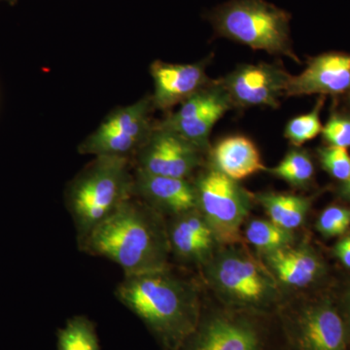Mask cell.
Masks as SVG:
<instances>
[{
	"mask_svg": "<svg viewBox=\"0 0 350 350\" xmlns=\"http://www.w3.org/2000/svg\"><path fill=\"white\" fill-rule=\"evenodd\" d=\"M211 280L239 305L261 308L273 300L275 285L271 276L246 255L226 252L211 262Z\"/></svg>",
	"mask_w": 350,
	"mask_h": 350,
	"instance_id": "cell-12",
	"label": "cell"
},
{
	"mask_svg": "<svg viewBox=\"0 0 350 350\" xmlns=\"http://www.w3.org/2000/svg\"><path fill=\"white\" fill-rule=\"evenodd\" d=\"M326 96H319L310 111L295 116L287 122L284 137L293 147H301L321 135V111L325 105Z\"/></svg>",
	"mask_w": 350,
	"mask_h": 350,
	"instance_id": "cell-22",
	"label": "cell"
},
{
	"mask_svg": "<svg viewBox=\"0 0 350 350\" xmlns=\"http://www.w3.org/2000/svg\"><path fill=\"white\" fill-rule=\"evenodd\" d=\"M154 111L151 94L133 105L117 107L83 140L78 152L94 157H135L155 126L152 119Z\"/></svg>",
	"mask_w": 350,
	"mask_h": 350,
	"instance_id": "cell-6",
	"label": "cell"
},
{
	"mask_svg": "<svg viewBox=\"0 0 350 350\" xmlns=\"http://www.w3.org/2000/svg\"><path fill=\"white\" fill-rule=\"evenodd\" d=\"M231 109H234L231 98L219 78L184 101L178 109L167 114L159 123L208 154L211 147L209 138L214 126Z\"/></svg>",
	"mask_w": 350,
	"mask_h": 350,
	"instance_id": "cell-9",
	"label": "cell"
},
{
	"mask_svg": "<svg viewBox=\"0 0 350 350\" xmlns=\"http://www.w3.org/2000/svg\"><path fill=\"white\" fill-rule=\"evenodd\" d=\"M133 197L160 214L172 217L198 209L194 183L185 178L161 176L135 170Z\"/></svg>",
	"mask_w": 350,
	"mask_h": 350,
	"instance_id": "cell-15",
	"label": "cell"
},
{
	"mask_svg": "<svg viewBox=\"0 0 350 350\" xmlns=\"http://www.w3.org/2000/svg\"><path fill=\"white\" fill-rule=\"evenodd\" d=\"M350 91V53H322L310 57L300 75H292L285 98L345 96Z\"/></svg>",
	"mask_w": 350,
	"mask_h": 350,
	"instance_id": "cell-14",
	"label": "cell"
},
{
	"mask_svg": "<svg viewBox=\"0 0 350 350\" xmlns=\"http://www.w3.org/2000/svg\"><path fill=\"white\" fill-rule=\"evenodd\" d=\"M211 61L213 56L192 64L154 61L149 71L154 83L151 98L155 110L169 114L174 107L211 84L213 79L207 75L206 68Z\"/></svg>",
	"mask_w": 350,
	"mask_h": 350,
	"instance_id": "cell-13",
	"label": "cell"
},
{
	"mask_svg": "<svg viewBox=\"0 0 350 350\" xmlns=\"http://www.w3.org/2000/svg\"><path fill=\"white\" fill-rule=\"evenodd\" d=\"M287 350H347L349 332L344 317L328 301L313 304L283 319Z\"/></svg>",
	"mask_w": 350,
	"mask_h": 350,
	"instance_id": "cell-8",
	"label": "cell"
},
{
	"mask_svg": "<svg viewBox=\"0 0 350 350\" xmlns=\"http://www.w3.org/2000/svg\"><path fill=\"white\" fill-rule=\"evenodd\" d=\"M269 172L293 187L306 188L314 179L315 167L308 151L301 147H293L280 163Z\"/></svg>",
	"mask_w": 350,
	"mask_h": 350,
	"instance_id": "cell-20",
	"label": "cell"
},
{
	"mask_svg": "<svg viewBox=\"0 0 350 350\" xmlns=\"http://www.w3.org/2000/svg\"><path fill=\"white\" fill-rule=\"evenodd\" d=\"M57 338V350H101L96 326L85 315L69 319Z\"/></svg>",
	"mask_w": 350,
	"mask_h": 350,
	"instance_id": "cell-21",
	"label": "cell"
},
{
	"mask_svg": "<svg viewBox=\"0 0 350 350\" xmlns=\"http://www.w3.org/2000/svg\"><path fill=\"white\" fill-rule=\"evenodd\" d=\"M115 298L137 315L163 350H175L195 331L200 308L194 289L169 269L125 275Z\"/></svg>",
	"mask_w": 350,
	"mask_h": 350,
	"instance_id": "cell-2",
	"label": "cell"
},
{
	"mask_svg": "<svg viewBox=\"0 0 350 350\" xmlns=\"http://www.w3.org/2000/svg\"><path fill=\"white\" fill-rule=\"evenodd\" d=\"M204 18L216 38L301 64L293 47L291 13L267 0H228Z\"/></svg>",
	"mask_w": 350,
	"mask_h": 350,
	"instance_id": "cell-4",
	"label": "cell"
},
{
	"mask_svg": "<svg viewBox=\"0 0 350 350\" xmlns=\"http://www.w3.org/2000/svg\"><path fill=\"white\" fill-rule=\"evenodd\" d=\"M320 163L332 177L342 183L350 178V155L347 148L326 146L319 149Z\"/></svg>",
	"mask_w": 350,
	"mask_h": 350,
	"instance_id": "cell-24",
	"label": "cell"
},
{
	"mask_svg": "<svg viewBox=\"0 0 350 350\" xmlns=\"http://www.w3.org/2000/svg\"><path fill=\"white\" fill-rule=\"evenodd\" d=\"M204 153L180 135L155 122L135 155L137 170L161 176L189 179L202 165Z\"/></svg>",
	"mask_w": 350,
	"mask_h": 350,
	"instance_id": "cell-11",
	"label": "cell"
},
{
	"mask_svg": "<svg viewBox=\"0 0 350 350\" xmlns=\"http://www.w3.org/2000/svg\"><path fill=\"white\" fill-rule=\"evenodd\" d=\"M167 231L170 250L185 261H206L217 241L199 209L174 216Z\"/></svg>",
	"mask_w": 350,
	"mask_h": 350,
	"instance_id": "cell-16",
	"label": "cell"
},
{
	"mask_svg": "<svg viewBox=\"0 0 350 350\" xmlns=\"http://www.w3.org/2000/svg\"><path fill=\"white\" fill-rule=\"evenodd\" d=\"M292 75L280 62L241 64L220 78L229 94L232 108L280 107Z\"/></svg>",
	"mask_w": 350,
	"mask_h": 350,
	"instance_id": "cell-10",
	"label": "cell"
},
{
	"mask_svg": "<svg viewBox=\"0 0 350 350\" xmlns=\"http://www.w3.org/2000/svg\"><path fill=\"white\" fill-rule=\"evenodd\" d=\"M345 324H347V329H349V335H350V295L349 298H347V310H345Z\"/></svg>",
	"mask_w": 350,
	"mask_h": 350,
	"instance_id": "cell-29",
	"label": "cell"
},
{
	"mask_svg": "<svg viewBox=\"0 0 350 350\" xmlns=\"http://www.w3.org/2000/svg\"><path fill=\"white\" fill-rule=\"evenodd\" d=\"M317 226L319 231L327 238L340 236L349 230L350 209L338 206L327 207L320 214Z\"/></svg>",
	"mask_w": 350,
	"mask_h": 350,
	"instance_id": "cell-26",
	"label": "cell"
},
{
	"mask_svg": "<svg viewBox=\"0 0 350 350\" xmlns=\"http://www.w3.org/2000/svg\"><path fill=\"white\" fill-rule=\"evenodd\" d=\"M340 194L350 202V178L347 182H345L342 190H340Z\"/></svg>",
	"mask_w": 350,
	"mask_h": 350,
	"instance_id": "cell-28",
	"label": "cell"
},
{
	"mask_svg": "<svg viewBox=\"0 0 350 350\" xmlns=\"http://www.w3.org/2000/svg\"><path fill=\"white\" fill-rule=\"evenodd\" d=\"M336 256L347 268L350 269V236L347 237L336 245Z\"/></svg>",
	"mask_w": 350,
	"mask_h": 350,
	"instance_id": "cell-27",
	"label": "cell"
},
{
	"mask_svg": "<svg viewBox=\"0 0 350 350\" xmlns=\"http://www.w3.org/2000/svg\"><path fill=\"white\" fill-rule=\"evenodd\" d=\"M267 261L278 280L290 287L312 284L321 275L322 262L312 250L286 246L268 253Z\"/></svg>",
	"mask_w": 350,
	"mask_h": 350,
	"instance_id": "cell-18",
	"label": "cell"
},
{
	"mask_svg": "<svg viewBox=\"0 0 350 350\" xmlns=\"http://www.w3.org/2000/svg\"><path fill=\"white\" fill-rule=\"evenodd\" d=\"M175 350H275L266 324L232 313L202 317L195 331Z\"/></svg>",
	"mask_w": 350,
	"mask_h": 350,
	"instance_id": "cell-7",
	"label": "cell"
},
{
	"mask_svg": "<svg viewBox=\"0 0 350 350\" xmlns=\"http://www.w3.org/2000/svg\"><path fill=\"white\" fill-rule=\"evenodd\" d=\"M345 98H347V105H349V111L350 113V91L349 92V93L345 94Z\"/></svg>",
	"mask_w": 350,
	"mask_h": 350,
	"instance_id": "cell-30",
	"label": "cell"
},
{
	"mask_svg": "<svg viewBox=\"0 0 350 350\" xmlns=\"http://www.w3.org/2000/svg\"><path fill=\"white\" fill-rule=\"evenodd\" d=\"M133 197L131 159L94 157V161L69 182L64 192V202L75 224L77 243Z\"/></svg>",
	"mask_w": 350,
	"mask_h": 350,
	"instance_id": "cell-3",
	"label": "cell"
},
{
	"mask_svg": "<svg viewBox=\"0 0 350 350\" xmlns=\"http://www.w3.org/2000/svg\"><path fill=\"white\" fill-rule=\"evenodd\" d=\"M194 183L198 209L211 226L216 239L225 243H237L239 230L250 208V195L239 185L209 165Z\"/></svg>",
	"mask_w": 350,
	"mask_h": 350,
	"instance_id": "cell-5",
	"label": "cell"
},
{
	"mask_svg": "<svg viewBox=\"0 0 350 350\" xmlns=\"http://www.w3.org/2000/svg\"><path fill=\"white\" fill-rule=\"evenodd\" d=\"M245 238L257 250L268 254L289 246L293 241V234L292 231L283 229L271 220L257 219L246 226Z\"/></svg>",
	"mask_w": 350,
	"mask_h": 350,
	"instance_id": "cell-23",
	"label": "cell"
},
{
	"mask_svg": "<svg viewBox=\"0 0 350 350\" xmlns=\"http://www.w3.org/2000/svg\"><path fill=\"white\" fill-rule=\"evenodd\" d=\"M77 243L83 252L118 265L125 275L169 269L170 250L162 214L135 197L124 202Z\"/></svg>",
	"mask_w": 350,
	"mask_h": 350,
	"instance_id": "cell-1",
	"label": "cell"
},
{
	"mask_svg": "<svg viewBox=\"0 0 350 350\" xmlns=\"http://www.w3.org/2000/svg\"><path fill=\"white\" fill-rule=\"evenodd\" d=\"M7 1L13 2V1H14V0H7Z\"/></svg>",
	"mask_w": 350,
	"mask_h": 350,
	"instance_id": "cell-31",
	"label": "cell"
},
{
	"mask_svg": "<svg viewBox=\"0 0 350 350\" xmlns=\"http://www.w3.org/2000/svg\"><path fill=\"white\" fill-rule=\"evenodd\" d=\"M269 220L288 231L303 224L310 206V200L289 193L265 192L256 195Z\"/></svg>",
	"mask_w": 350,
	"mask_h": 350,
	"instance_id": "cell-19",
	"label": "cell"
},
{
	"mask_svg": "<svg viewBox=\"0 0 350 350\" xmlns=\"http://www.w3.org/2000/svg\"><path fill=\"white\" fill-rule=\"evenodd\" d=\"M211 165L232 180L239 181L266 170L256 144L243 135H228L208 151Z\"/></svg>",
	"mask_w": 350,
	"mask_h": 350,
	"instance_id": "cell-17",
	"label": "cell"
},
{
	"mask_svg": "<svg viewBox=\"0 0 350 350\" xmlns=\"http://www.w3.org/2000/svg\"><path fill=\"white\" fill-rule=\"evenodd\" d=\"M322 137L327 145L350 147V113L334 110L322 129Z\"/></svg>",
	"mask_w": 350,
	"mask_h": 350,
	"instance_id": "cell-25",
	"label": "cell"
}]
</instances>
